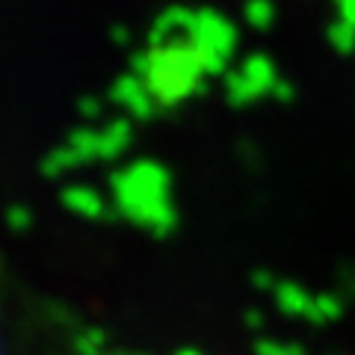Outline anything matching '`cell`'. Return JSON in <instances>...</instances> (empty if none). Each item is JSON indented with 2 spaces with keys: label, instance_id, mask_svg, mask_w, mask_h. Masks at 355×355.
<instances>
[]
</instances>
